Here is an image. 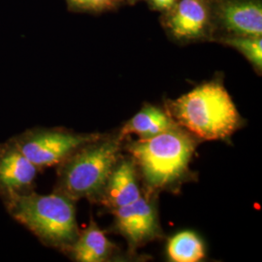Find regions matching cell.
I'll return each mask as SVG.
<instances>
[{"instance_id":"6da1fadb","label":"cell","mask_w":262,"mask_h":262,"mask_svg":"<svg viewBox=\"0 0 262 262\" xmlns=\"http://www.w3.org/2000/svg\"><path fill=\"white\" fill-rule=\"evenodd\" d=\"M75 200L54 190L40 194L31 190L3 200L9 215L24 225L41 243L69 252L79 235Z\"/></svg>"},{"instance_id":"7a4b0ae2","label":"cell","mask_w":262,"mask_h":262,"mask_svg":"<svg viewBox=\"0 0 262 262\" xmlns=\"http://www.w3.org/2000/svg\"><path fill=\"white\" fill-rule=\"evenodd\" d=\"M173 121L197 137L223 140L240 125V116L224 84L211 81L199 84L170 104Z\"/></svg>"},{"instance_id":"3957f363","label":"cell","mask_w":262,"mask_h":262,"mask_svg":"<svg viewBox=\"0 0 262 262\" xmlns=\"http://www.w3.org/2000/svg\"><path fill=\"white\" fill-rule=\"evenodd\" d=\"M120 160V142L99 139L88 143L58 164L56 190L73 200H97Z\"/></svg>"},{"instance_id":"277c9868","label":"cell","mask_w":262,"mask_h":262,"mask_svg":"<svg viewBox=\"0 0 262 262\" xmlns=\"http://www.w3.org/2000/svg\"><path fill=\"white\" fill-rule=\"evenodd\" d=\"M195 149L192 138L178 126L131 143L133 162L150 189L168 187L182 178Z\"/></svg>"},{"instance_id":"5b68a950","label":"cell","mask_w":262,"mask_h":262,"mask_svg":"<svg viewBox=\"0 0 262 262\" xmlns=\"http://www.w3.org/2000/svg\"><path fill=\"white\" fill-rule=\"evenodd\" d=\"M100 137L94 133L35 127L10 139L40 171L60 164L79 148Z\"/></svg>"},{"instance_id":"8992f818","label":"cell","mask_w":262,"mask_h":262,"mask_svg":"<svg viewBox=\"0 0 262 262\" xmlns=\"http://www.w3.org/2000/svg\"><path fill=\"white\" fill-rule=\"evenodd\" d=\"M211 3L213 26L228 36H262L261 0H215Z\"/></svg>"},{"instance_id":"52a82bcc","label":"cell","mask_w":262,"mask_h":262,"mask_svg":"<svg viewBox=\"0 0 262 262\" xmlns=\"http://www.w3.org/2000/svg\"><path fill=\"white\" fill-rule=\"evenodd\" d=\"M162 23L169 33L180 41L206 38L213 27L210 0H178L165 13Z\"/></svg>"},{"instance_id":"ba28073f","label":"cell","mask_w":262,"mask_h":262,"mask_svg":"<svg viewBox=\"0 0 262 262\" xmlns=\"http://www.w3.org/2000/svg\"><path fill=\"white\" fill-rule=\"evenodd\" d=\"M113 212L117 229L132 248L140 247L160 235L157 209L142 195L127 205L114 209Z\"/></svg>"},{"instance_id":"9c48e42d","label":"cell","mask_w":262,"mask_h":262,"mask_svg":"<svg viewBox=\"0 0 262 262\" xmlns=\"http://www.w3.org/2000/svg\"><path fill=\"white\" fill-rule=\"evenodd\" d=\"M39 169L9 139L0 143V198L34 190Z\"/></svg>"},{"instance_id":"30bf717a","label":"cell","mask_w":262,"mask_h":262,"mask_svg":"<svg viewBox=\"0 0 262 262\" xmlns=\"http://www.w3.org/2000/svg\"><path fill=\"white\" fill-rule=\"evenodd\" d=\"M135 166L133 160H119L99 197L104 205L114 210L141 196Z\"/></svg>"},{"instance_id":"8fae6325","label":"cell","mask_w":262,"mask_h":262,"mask_svg":"<svg viewBox=\"0 0 262 262\" xmlns=\"http://www.w3.org/2000/svg\"><path fill=\"white\" fill-rule=\"evenodd\" d=\"M114 252V246L92 219L84 230L80 231L68 253L76 261L103 262Z\"/></svg>"},{"instance_id":"7c38bea8","label":"cell","mask_w":262,"mask_h":262,"mask_svg":"<svg viewBox=\"0 0 262 262\" xmlns=\"http://www.w3.org/2000/svg\"><path fill=\"white\" fill-rule=\"evenodd\" d=\"M176 126H178L177 123L166 113L149 105L124 124L121 136L136 134L140 139H148Z\"/></svg>"},{"instance_id":"4fadbf2b","label":"cell","mask_w":262,"mask_h":262,"mask_svg":"<svg viewBox=\"0 0 262 262\" xmlns=\"http://www.w3.org/2000/svg\"><path fill=\"white\" fill-rule=\"evenodd\" d=\"M167 253L175 262H197L205 257L202 240L191 231H183L170 239Z\"/></svg>"},{"instance_id":"5bb4252c","label":"cell","mask_w":262,"mask_h":262,"mask_svg":"<svg viewBox=\"0 0 262 262\" xmlns=\"http://www.w3.org/2000/svg\"><path fill=\"white\" fill-rule=\"evenodd\" d=\"M220 41L239 51L257 71L261 72L262 36H226Z\"/></svg>"},{"instance_id":"9a60e30c","label":"cell","mask_w":262,"mask_h":262,"mask_svg":"<svg viewBox=\"0 0 262 262\" xmlns=\"http://www.w3.org/2000/svg\"><path fill=\"white\" fill-rule=\"evenodd\" d=\"M71 9L86 12H103L115 9L118 0H66Z\"/></svg>"},{"instance_id":"2e32d148","label":"cell","mask_w":262,"mask_h":262,"mask_svg":"<svg viewBox=\"0 0 262 262\" xmlns=\"http://www.w3.org/2000/svg\"><path fill=\"white\" fill-rule=\"evenodd\" d=\"M178 0H148L150 8L166 13L172 9Z\"/></svg>"},{"instance_id":"e0dca14e","label":"cell","mask_w":262,"mask_h":262,"mask_svg":"<svg viewBox=\"0 0 262 262\" xmlns=\"http://www.w3.org/2000/svg\"><path fill=\"white\" fill-rule=\"evenodd\" d=\"M119 1V0H118ZM129 1H135V0H129Z\"/></svg>"}]
</instances>
